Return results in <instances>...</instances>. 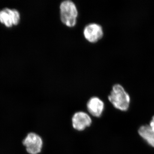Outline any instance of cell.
<instances>
[{
	"label": "cell",
	"instance_id": "obj_2",
	"mask_svg": "<svg viewBox=\"0 0 154 154\" xmlns=\"http://www.w3.org/2000/svg\"><path fill=\"white\" fill-rule=\"evenodd\" d=\"M61 21L67 27H74L77 23L78 11L75 4L70 0L63 1L60 6Z\"/></svg>",
	"mask_w": 154,
	"mask_h": 154
},
{
	"label": "cell",
	"instance_id": "obj_4",
	"mask_svg": "<svg viewBox=\"0 0 154 154\" xmlns=\"http://www.w3.org/2000/svg\"><path fill=\"white\" fill-rule=\"evenodd\" d=\"M20 14L16 9L5 8L0 11V22L7 28H11L19 24Z\"/></svg>",
	"mask_w": 154,
	"mask_h": 154
},
{
	"label": "cell",
	"instance_id": "obj_8",
	"mask_svg": "<svg viewBox=\"0 0 154 154\" xmlns=\"http://www.w3.org/2000/svg\"><path fill=\"white\" fill-rule=\"evenodd\" d=\"M138 133L149 145L154 147V131L150 126L146 125L140 127Z\"/></svg>",
	"mask_w": 154,
	"mask_h": 154
},
{
	"label": "cell",
	"instance_id": "obj_1",
	"mask_svg": "<svg viewBox=\"0 0 154 154\" xmlns=\"http://www.w3.org/2000/svg\"><path fill=\"white\" fill-rule=\"evenodd\" d=\"M108 99L116 109L122 111H126L129 107L130 98L124 88L120 85L113 86Z\"/></svg>",
	"mask_w": 154,
	"mask_h": 154
},
{
	"label": "cell",
	"instance_id": "obj_9",
	"mask_svg": "<svg viewBox=\"0 0 154 154\" xmlns=\"http://www.w3.org/2000/svg\"><path fill=\"white\" fill-rule=\"evenodd\" d=\"M150 126L151 127L152 129V130L154 131V116L153 117L152 119V121H151L150 124Z\"/></svg>",
	"mask_w": 154,
	"mask_h": 154
},
{
	"label": "cell",
	"instance_id": "obj_5",
	"mask_svg": "<svg viewBox=\"0 0 154 154\" xmlns=\"http://www.w3.org/2000/svg\"><path fill=\"white\" fill-rule=\"evenodd\" d=\"M86 40L91 43H96L102 38L103 30L102 26L97 23H91L86 25L83 31Z\"/></svg>",
	"mask_w": 154,
	"mask_h": 154
},
{
	"label": "cell",
	"instance_id": "obj_6",
	"mask_svg": "<svg viewBox=\"0 0 154 154\" xmlns=\"http://www.w3.org/2000/svg\"><path fill=\"white\" fill-rule=\"evenodd\" d=\"M92 122V119L90 116L82 111L75 113L72 118L73 127L79 131L84 130L90 126Z\"/></svg>",
	"mask_w": 154,
	"mask_h": 154
},
{
	"label": "cell",
	"instance_id": "obj_3",
	"mask_svg": "<svg viewBox=\"0 0 154 154\" xmlns=\"http://www.w3.org/2000/svg\"><path fill=\"white\" fill-rule=\"evenodd\" d=\"M22 143L25 151L29 154L40 153L43 146V141L41 137L33 132L27 134L22 140Z\"/></svg>",
	"mask_w": 154,
	"mask_h": 154
},
{
	"label": "cell",
	"instance_id": "obj_7",
	"mask_svg": "<svg viewBox=\"0 0 154 154\" xmlns=\"http://www.w3.org/2000/svg\"><path fill=\"white\" fill-rule=\"evenodd\" d=\"M87 108L90 114L95 117H99L103 113L104 103L98 97H92L87 103Z\"/></svg>",
	"mask_w": 154,
	"mask_h": 154
}]
</instances>
